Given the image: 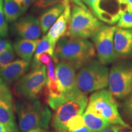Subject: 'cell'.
Segmentation results:
<instances>
[{
    "mask_svg": "<svg viewBox=\"0 0 132 132\" xmlns=\"http://www.w3.org/2000/svg\"><path fill=\"white\" fill-rule=\"evenodd\" d=\"M95 54L94 47L89 40L64 36L56 44L53 59L56 63L58 59L68 62L78 69L92 61Z\"/></svg>",
    "mask_w": 132,
    "mask_h": 132,
    "instance_id": "1",
    "label": "cell"
},
{
    "mask_svg": "<svg viewBox=\"0 0 132 132\" xmlns=\"http://www.w3.org/2000/svg\"><path fill=\"white\" fill-rule=\"evenodd\" d=\"M20 130L28 132L35 129H47L52 118L50 110L38 99L24 98L15 105Z\"/></svg>",
    "mask_w": 132,
    "mask_h": 132,
    "instance_id": "2",
    "label": "cell"
},
{
    "mask_svg": "<svg viewBox=\"0 0 132 132\" xmlns=\"http://www.w3.org/2000/svg\"><path fill=\"white\" fill-rule=\"evenodd\" d=\"M108 67L99 61L92 60L82 66L77 74V83L82 93L103 89L108 86Z\"/></svg>",
    "mask_w": 132,
    "mask_h": 132,
    "instance_id": "3",
    "label": "cell"
},
{
    "mask_svg": "<svg viewBox=\"0 0 132 132\" xmlns=\"http://www.w3.org/2000/svg\"><path fill=\"white\" fill-rule=\"evenodd\" d=\"M104 25L89 10L73 6L65 36L87 39L92 37Z\"/></svg>",
    "mask_w": 132,
    "mask_h": 132,
    "instance_id": "4",
    "label": "cell"
},
{
    "mask_svg": "<svg viewBox=\"0 0 132 132\" xmlns=\"http://www.w3.org/2000/svg\"><path fill=\"white\" fill-rule=\"evenodd\" d=\"M88 106L93 108L109 123L130 128L120 116L118 103L110 90L103 89L94 92L89 99Z\"/></svg>",
    "mask_w": 132,
    "mask_h": 132,
    "instance_id": "5",
    "label": "cell"
},
{
    "mask_svg": "<svg viewBox=\"0 0 132 132\" xmlns=\"http://www.w3.org/2000/svg\"><path fill=\"white\" fill-rule=\"evenodd\" d=\"M46 70L45 65H42L23 76L14 86L15 94L23 98H39L47 82Z\"/></svg>",
    "mask_w": 132,
    "mask_h": 132,
    "instance_id": "6",
    "label": "cell"
},
{
    "mask_svg": "<svg viewBox=\"0 0 132 132\" xmlns=\"http://www.w3.org/2000/svg\"><path fill=\"white\" fill-rule=\"evenodd\" d=\"M108 86L113 96L124 99L132 93V62L116 64L109 73Z\"/></svg>",
    "mask_w": 132,
    "mask_h": 132,
    "instance_id": "7",
    "label": "cell"
},
{
    "mask_svg": "<svg viewBox=\"0 0 132 132\" xmlns=\"http://www.w3.org/2000/svg\"><path fill=\"white\" fill-rule=\"evenodd\" d=\"M88 103L86 94L81 93L72 100L59 106L52 119V126L56 132H69L66 124L76 115H82Z\"/></svg>",
    "mask_w": 132,
    "mask_h": 132,
    "instance_id": "8",
    "label": "cell"
},
{
    "mask_svg": "<svg viewBox=\"0 0 132 132\" xmlns=\"http://www.w3.org/2000/svg\"><path fill=\"white\" fill-rule=\"evenodd\" d=\"M75 69L72 64L64 61H58L56 65V75L64 103L82 93L77 86Z\"/></svg>",
    "mask_w": 132,
    "mask_h": 132,
    "instance_id": "9",
    "label": "cell"
},
{
    "mask_svg": "<svg viewBox=\"0 0 132 132\" xmlns=\"http://www.w3.org/2000/svg\"><path fill=\"white\" fill-rule=\"evenodd\" d=\"M116 28V26L103 25L92 37L98 61L104 65L113 63L118 57L114 44V36Z\"/></svg>",
    "mask_w": 132,
    "mask_h": 132,
    "instance_id": "10",
    "label": "cell"
},
{
    "mask_svg": "<svg viewBox=\"0 0 132 132\" xmlns=\"http://www.w3.org/2000/svg\"><path fill=\"white\" fill-rule=\"evenodd\" d=\"M47 80L44 89L45 102L51 108L56 110L64 103L59 87V83L55 73V68L53 59L47 65Z\"/></svg>",
    "mask_w": 132,
    "mask_h": 132,
    "instance_id": "11",
    "label": "cell"
},
{
    "mask_svg": "<svg viewBox=\"0 0 132 132\" xmlns=\"http://www.w3.org/2000/svg\"><path fill=\"white\" fill-rule=\"evenodd\" d=\"M15 32L23 39L36 40L41 34L39 20L33 15H28L21 18L13 24Z\"/></svg>",
    "mask_w": 132,
    "mask_h": 132,
    "instance_id": "12",
    "label": "cell"
},
{
    "mask_svg": "<svg viewBox=\"0 0 132 132\" xmlns=\"http://www.w3.org/2000/svg\"><path fill=\"white\" fill-rule=\"evenodd\" d=\"M64 9L63 12L49 29L47 37L54 47L59 39L65 35L68 29L69 23L71 16V7L69 0H63Z\"/></svg>",
    "mask_w": 132,
    "mask_h": 132,
    "instance_id": "13",
    "label": "cell"
},
{
    "mask_svg": "<svg viewBox=\"0 0 132 132\" xmlns=\"http://www.w3.org/2000/svg\"><path fill=\"white\" fill-rule=\"evenodd\" d=\"M29 62L24 59H16L4 67H0V77L8 85L20 79L28 70Z\"/></svg>",
    "mask_w": 132,
    "mask_h": 132,
    "instance_id": "14",
    "label": "cell"
},
{
    "mask_svg": "<svg viewBox=\"0 0 132 132\" xmlns=\"http://www.w3.org/2000/svg\"><path fill=\"white\" fill-rule=\"evenodd\" d=\"M114 44L118 56L132 57V29L117 28L114 36Z\"/></svg>",
    "mask_w": 132,
    "mask_h": 132,
    "instance_id": "15",
    "label": "cell"
},
{
    "mask_svg": "<svg viewBox=\"0 0 132 132\" xmlns=\"http://www.w3.org/2000/svg\"><path fill=\"white\" fill-rule=\"evenodd\" d=\"M64 9V2L54 5L43 12L39 17L41 31L43 34H45L51 26L56 21L61 15Z\"/></svg>",
    "mask_w": 132,
    "mask_h": 132,
    "instance_id": "16",
    "label": "cell"
},
{
    "mask_svg": "<svg viewBox=\"0 0 132 132\" xmlns=\"http://www.w3.org/2000/svg\"><path fill=\"white\" fill-rule=\"evenodd\" d=\"M39 42L40 39L29 40L26 39H17L14 44V50L21 58L29 62L36 52Z\"/></svg>",
    "mask_w": 132,
    "mask_h": 132,
    "instance_id": "17",
    "label": "cell"
},
{
    "mask_svg": "<svg viewBox=\"0 0 132 132\" xmlns=\"http://www.w3.org/2000/svg\"><path fill=\"white\" fill-rule=\"evenodd\" d=\"M14 107L3 100L0 102V123L6 127L7 132H19L14 114Z\"/></svg>",
    "mask_w": 132,
    "mask_h": 132,
    "instance_id": "18",
    "label": "cell"
},
{
    "mask_svg": "<svg viewBox=\"0 0 132 132\" xmlns=\"http://www.w3.org/2000/svg\"><path fill=\"white\" fill-rule=\"evenodd\" d=\"M82 116L85 126L92 132L100 131L111 124L103 117L96 114L87 108Z\"/></svg>",
    "mask_w": 132,
    "mask_h": 132,
    "instance_id": "19",
    "label": "cell"
},
{
    "mask_svg": "<svg viewBox=\"0 0 132 132\" xmlns=\"http://www.w3.org/2000/svg\"><path fill=\"white\" fill-rule=\"evenodd\" d=\"M54 49H55V47H54L51 44L50 41L48 38L47 37V36H44L42 39L40 40V42L38 44L37 48H36L35 54H34V58L32 60V63L31 65L32 70L42 65V64H41L39 61V56L42 54L47 53L53 59L54 57Z\"/></svg>",
    "mask_w": 132,
    "mask_h": 132,
    "instance_id": "20",
    "label": "cell"
},
{
    "mask_svg": "<svg viewBox=\"0 0 132 132\" xmlns=\"http://www.w3.org/2000/svg\"><path fill=\"white\" fill-rule=\"evenodd\" d=\"M3 11L7 22L16 21L24 12L14 0H4Z\"/></svg>",
    "mask_w": 132,
    "mask_h": 132,
    "instance_id": "21",
    "label": "cell"
},
{
    "mask_svg": "<svg viewBox=\"0 0 132 132\" xmlns=\"http://www.w3.org/2000/svg\"><path fill=\"white\" fill-rule=\"evenodd\" d=\"M0 99L14 107L12 94L10 91L7 85L1 77H0Z\"/></svg>",
    "mask_w": 132,
    "mask_h": 132,
    "instance_id": "22",
    "label": "cell"
},
{
    "mask_svg": "<svg viewBox=\"0 0 132 132\" xmlns=\"http://www.w3.org/2000/svg\"><path fill=\"white\" fill-rule=\"evenodd\" d=\"M85 126L82 115H76L68 120L66 124L68 131L78 129Z\"/></svg>",
    "mask_w": 132,
    "mask_h": 132,
    "instance_id": "23",
    "label": "cell"
},
{
    "mask_svg": "<svg viewBox=\"0 0 132 132\" xmlns=\"http://www.w3.org/2000/svg\"><path fill=\"white\" fill-rule=\"evenodd\" d=\"M15 57V56L12 47L9 48L0 53V67H4L12 62Z\"/></svg>",
    "mask_w": 132,
    "mask_h": 132,
    "instance_id": "24",
    "label": "cell"
},
{
    "mask_svg": "<svg viewBox=\"0 0 132 132\" xmlns=\"http://www.w3.org/2000/svg\"><path fill=\"white\" fill-rule=\"evenodd\" d=\"M121 109L126 118L132 121V93L129 96L123 99Z\"/></svg>",
    "mask_w": 132,
    "mask_h": 132,
    "instance_id": "25",
    "label": "cell"
},
{
    "mask_svg": "<svg viewBox=\"0 0 132 132\" xmlns=\"http://www.w3.org/2000/svg\"><path fill=\"white\" fill-rule=\"evenodd\" d=\"M118 26L120 28L132 29V13H123L119 20Z\"/></svg>",
    "mask_w": 132,
    "mask_h": 132,
    "instance_id": "26",
    "label": "cell"
},
{
    "mask_svg": "<svg viewBox=\"0 0 132 132\" xmlns=\"http://www.w3.org/2000/svg\"><path fill=\"white\" fill-rule=\"evenodd\" d=\"M3 5V0H0V36L1 37H6L8 34V26L4 16Z\"/></svg>",
    "mask_w": 132,
    "mask_h": 132,
    "instance_id": "27",
    "label": "cell"
},
{
    "mask_svg": "<svg viewBox=\"0 0 132 132\" xmlns=\"http://www.w3.org/2000/svg\"><path fill=\"white\" fill-rule=\"evenodd\" d=\"M82 1L89 6L94 15L99 19L101 14L103 12V10H102L100 7V0H82Z\"/></svg>",
    "mask_w": 132,
    "mask_h": 132,
    "instance_id": "28",
    "label": "cell"
},
{
    "mask_svg": "<svg viewBox=\"0 0 132 132\" xmlns=\"http://www.w3.org/2000/svg\"><path fill=\"white\" fill-rule=\"evenodd\" d=\"M63 1V0H35L34 5L36 7L40 9H45L50 6L58 4Z\"/></svg>",
    "mask_w": 132,
    "mask_h": 132,
    "instance_id": "29",
    "label": "cell"
},
{
    "mask_svg": "<svg viewBox=\"0 0 132 132\" xmlns=\"http://www.w3.org/2000/svg\"><path fill=\"white\" fill-rule=\"evenodd\" d=\"M122 128L123 127H122L120 125L110 124L108 127H106L104 128L103 129L97 132H119L121 130Z\"/></svg>",
    "mask_w": 132,
    "mask_h": 132,
    "instance_id": "30",
    "label": "cell"
},
{
    "mask_svg": "<svg viewBox=\"0 0 132 132\" xmlns=\"http://www.w3.org/2000/svg\"><path fill=\"white\" fill-rule=\"evenodd\" d=\"M53 59V57L51 56L48 53H43L39 56V61L41 64H43L44 65H47Z\"/></svg>",
    "mask_w": 132,
    "mask_h": 132,
    "instance_id": "31",
    "label": "cell"
},
{
    "mask_svg": "<svg viewBox=\"0 0 132 132\" xmlns=\"http://www.w3.org/2000/svg\"><path fill=\"white\" fill-rule=\"evenodd\" d=\"M12 47L11 43L7 40H1L0 39V53L4 52L9 48Z\"/></svg>",
    "mask_w": 132,
    "mask_h": 132,
    "instance_id": "32",
    "label": "cell"
},
{
    "mask_svg": "<svg viewBox=\"0 0 132 132\" xmlns=\"http://www.w3.org/2000/svg\"><path fill=\"white\" fill-rule=\"evenodd\" d=\"M118 1L119 4L120 8L119 10V12L121 14H123V13L125 12V11H127L126 8L123 7V6H126L127 5V0H117Z\"/></svg>",
    "mask_w": 132,
    "mask_h": 132,
    "instance_id": "33",
    "label": "cell"
},
{
    "mask_svg": "<svg viewBox=\"0 0 132 132\" xmlns=\"http://www.w3.org/2000/svg\"><path fill=\"white\" fill-rule=\"evenodd\" d=\"M32 3V0H23V1L22 4L20 6V7H21V9H23V12H24L25 11H26V10L28 9V7L30 6V5L31 4V3Z\"/></svg>",
    "mask_w": 132,
    "mask_h": 132,
    "instance_id": "34",
    "label": "cell"
},
{
    "mask_svg": "<svg viewBox=\"0 0 132 132\" xmlns=\"http://www.w3.org/2000/svg\"><path fill=\"white\" fill-rule=\"evenodd\" d=\"M69 1H71L72 3H74L76 6H78L79 7L83 8V9H86V10L88 9V8H87L86 6L84 4L83 2L82 1V0H69Z\"/></svg>",
    "mask_w": 132,
    "mask_h": 132,
    "instance_id": "35",
    "label": "cell"
},
{
    "mask_svg": "<svg viewBox=\"0 0 132 132\" xmlns=\"http://www.w3.org/2000/svg\"><path fill=\"white\" fill-rule=\"evenodd\" d=\"M69 132H92V131H90V130L87 127L84 126L81 128H78V129L73 130V131H70Z\"/></svg>",
    "mask_w": 132,
    "mask_h": 132,
    "instance_id": "36",
    "label": "cell"
},
{
    "mask_svg": "<svg viewBox=\"0 0 132 132\" xmlns=\"http://www.w3.org/2000/svg\"><path fill=\"white\" fill-rule=\"evenodd\" d=\"M127 11L128 13H132V0H127Z\"/></svg>",
    "mask_w": 132,
    "mask_h": 132,
    "instance_id": "37",
    "label": "cell"
},
{
    "mask_svg": "<svg viewBox=\"0 0 132 132\" xmlns=\"http://www.w3.org/2000/svg\"><path fill=\"white\" fill-rule=\"evenodd\" d=\"M0 132H7L6 127L1 123H0Z\"/></svg>",
    "mask_w": 132,
    "mask_h": 132,
    "instance_id": "38",
    "label": "cell"
},
{
    "mask_svg": "<svg viewBox=\"0 0 132 132\" xmlns=\"http://www.w3.org/2000/svg\"><path fill=\"white\" fill-rule=\"evenodd\" d=\"M46 130L45 129H35V130H30V131L28 132H45ZM12 132H15V131H12Z\"/></svg>",
    "mask_w": 132,
    "mask_h": 132,
    "instance_id": "39",
    "label": "cell"
},
{
    "mask_svg": "<svg viewBox=\"0 0 132 132\" xmlns=\"http://www.w3.org/2000/svg\"><path fill=\"white\" fill-rule=\"evenodd\" d=\"M14 1H15V2L17 3V4H19L20 6L21 5V4H22V3H23V0H14Z\"/></svg>",
    "mask_w": 132,
    "mask_h": 132,
    "instance_id": "40",
    "label": "cell"
},
{
    "mask_svg": "<svg viewBox=\"0 0 132 132\" xmlns=\"http://www.w3.org/2000/svg\"><path fill=\"white\" fill-rule=\"evenodd\" d=\"M122 132H132V130H130V131H122Z\"/></svg>",
    "mask_w": 132,
    "mask_h": 132,
    "instance_id": "41",
    "label": "cell"
},
{
    "mask_svg": "<svg viewBox=\"0 0 132 132\" xmlns=\"http://www.w3.org/2000/svg\"><path fill=\"white\" fill-rule=\"evenodd\" d=\"M32 3H34V1H35V0H32Z\"/></svg>",
    "mask_w": 132,
    "mask_h": 132,
    "instance_id": "42",
    "label": "cell"
},
{
    "mask_svg": "<svg viewBox=\"0 0 132 132\" xmlns=\"http://www.w3.org/2000/svg\"><path fill=\"white\" fill-rule=\"evenodd\" d=\"M1 99H0V102H1Z\"/></svg>",
    "mask_w": 132,
    "mask_h": 132,
    "instance_id": "43",
    "label": "cell"
},
{
    "mask_svg": "<svg viewBox=\"0 0 132 132\" xmlns=\"http://www.w3.org/2000/svg\"><path fill=\"white\" fill-rule=\"evenodd\" d=\"M45 132H47V131H45Z\"/></svg>",
    "mask_w": 132,
    "mask_h": 132,
    "instance_id": "44",
    "label": "cell"
}]
</instances>
